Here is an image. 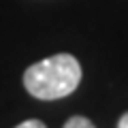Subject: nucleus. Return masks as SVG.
<instances>
[{"label": "nucleus", "mask_w": 128, "mask_h": 128, "mask_svg": "<svg viewBox=\"0 0 128 128\" xmlns=\"http://www.w3.org/2000/svg\"><path fill=\"white\" fill-rule=\"evenodd\" d=\"M81 81V64L70 54H56L32 64L24 73V88L38 100H56L73 94Z\"/></svg>", "instance_id": "f257e3e1"}, {"label": "nucleus", "mask_w": 128, "mask_h": 128, "mask_svg": "<svg viewBox=\"0 0 128 128\" xmlns=\"http://www.w3.org/2000/svg\"><path fill=\"white\" fill-rule=\"evenodd\" d=\"M62 128H96V126L88 118H83V115H73V118L64 124Z\"/></svg>", "instance_id": "f03ea898"}, {"label": "nucleus", "mask_w": 128, "mask_h": 128, "mask_svg": "<svg viewBox=\"0 0 128 128\" xmlns=\"http://www.w3.org/2000/svg\"><path fill=\"white\" fill-rule=\"evenodd\" d=\"M15 128H47V126L41 122V120H26V122H22L19 126H15Z\"/></svg>", "instance_id": "7ed1b4c3"}, {"label": "nucleus", "mask_w": 128, "mask_h": 128, "mask_svg": "<svg viewBox=\"0 0 128 128\" xmlns=\"http://www.w3.org/2000/svg\"><path fill=\"white\" fill-rule=\"evenodd\" d=\"M118 128H128V111L120 118V122H118Z\"/></svg>", "instance_id": "20e7f679"}]
</instances>
